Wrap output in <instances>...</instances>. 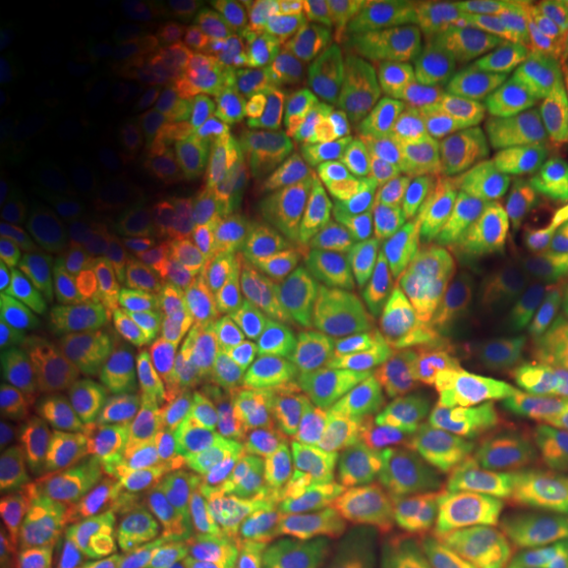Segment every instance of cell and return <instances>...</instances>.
I'll return each mask as SVG.
<instances>
[{
	"instance_id": "1",
	"label": "cell",
	"mask_w": 568,
	"mask_h": 568,
	"mask_svg": "<svg viewBox=\"0 0 568 568\" xmlns=\"http://www.w3.org/2000/svg\"><path fill=\"white\" fill-rule=\"evenodd\" d=\"M355 500L358 474L308 432L258 447L230 506L245 529H290L311 527Z\"/></svg>"
},
{
	"instance_id": "2",
	"label": "cell",
	"mask_w": 568,
	"mask_h": 568,
	"mask_svg": "<svg viewBox=\"0 0 568 568\" xmlns=\"http://www.w3.org/2000/svg\"><path fill=\"white\" fill-rule=\"evenodd\" d=\"M527 364L497 351L487 337L437 361V385L460 447L487 450L508 435L521 408Z\"/></svg>"
},
{
	"instance_id": "3",
	"label": "cell",
	"mask_w": 568,
	"mask_h": 568,
	"mask_svg": "<svg viewBox=\"0 0 568 568\" xmlns=\"http://www.w3.org/2000/svg\"><path fill=\"white\" fill-rule=\"evenodd\" d=\"M124 308L126 293L111 280L71 282L48 295L34 326L24 374L11 395L27 406H48L71 353L101 337Z\"/></svg>"
},
{
	"instance_id": "4",
	"label": "cell",
	"mask_w": 568,
	"mask_h": 568,
	"mask_svg": "<svg viewBox=\"0 0 568 568\" xmlns=\"http://www.w3.org/2000/svg\"><path fill=\"white\" fill-rule=\"evenodd\" d=\"M77 445L101 471L174 493H197L172 439L124 397L92 403L77 426Z\"/></svg>"
},
{
	"instance_id": "5",
	"label": "cell",
	"mask_w": 568,
	"mask_h": 568,
	"mask_svg": "<svg viewBox=\"0 0 568 568\" xmlns=\"http://www.w3.org/2000/svg\"><path fill=\"white\" fill-rule=\"evenodd\" d=\"M358 416L376 437L418 464L443 458L460 447L443 393L429 372L393 385L366 382Z\"/></svg>"
},
{
	"instance_id": "6",
	"label": "cell",
	"mask_w": 568,
	"mask_h": 568,
	"mask_svg": "<svg viewBox=\"0 0 568 568\" xmlns=\"http://www.w3.org/2000/svg\"><path fill=\"white\" fill-rule=\"evenodd\" d=\"M372 142L374 138L343 142V145L301 155V159H284L282 176L305 195L343 203L361 213L416 216L414 205L397 193L395 184L376 163Z\"/></svg>"
},
{
	"instance_id": "7",
	"label": "cell",
	"mask_w": 568,
	"mask_h": 568,
	"mask_svg": "<svg viewBox=\"0 0 568 568\" xmlns=\"http://www.w3.org/2000/svg\"><path fill=\"white\" fill-rule=\"evenodd\" d=\"M387 272L416 293L422 305L474 303L479 284V251L447 243L435 211L416 213L397 240Z\"/></svg>"
},
{
	"instance_id": "8",
	"label": "cell",
	"mask_w": 568,
	"mask_h": 568,
	"mask_svg": "<svg viewBox=\"0 0 568 568\" xmlns=\"http://www.w3.org/2000/svg\"><path fill=\"white\" fill-rule=\"evenodd\" d=\"M82 479L116 503L132 518V527L163 558H176L180 552L211 539L213 514L195 495L140 485L95 466H84Z\"/></svg>"
},
{
	"instance_id": "9",
	"label": "cell",
	"mask_w": 568,
	"mask_h": 568,
	"mask_svg": "<svg viewBox=\"0 0 568 568\" xmlns=\"http://www.w3.org/2000/svg\"><path fill=\"white\" fill-rule=\"evenodd\" d=\"M172 443L195 487L232 503L251 460L232 416L209 395H184L172 414Z\"/></svg>"
},
{
	"instance_id": "10",
	"label": "cell",
	"mask_w": 568,
	"mask_h": 568,
	"mask_svg": "<svg viewBox=\"0 0 568 568\" xmlns=\"http://www.w3.org/2000/svg\"><path fill=\"white\" fill-rule=\"evenodd\" d=\"M460 190L477 209L487 240L510 234L518 240H535L539 245L560 222H566L564 176L556 163L510 180L460 182Z\"/></svg>"
},
{
	"instance_id": "11",
	"label": "cell",
	"mask_w": 568,
	"mask_h": 568,
	"mask_svg": "<svg viewBox=\"0 0 568 568\" xmlns=\"http://www.w3.org/2000/svg\"><path fill=\"white\" fill-rule=\"evenodd\" d=\"M400 119L389 88L374 84L337 101L287 111L280 151L284 159H301L343 142L372 140L393 130Z\"/></svg>"
},
{
	"instance_id": "12",
	"label": "cell",
	"mask_w": 568,
	"mask_h": 568,
	"mask_svg": "<svg viewBox=\"0 0 568 568\" xmlns=\"http://www.w3.org/2000/svg\"><path fill=\"white\" fill-rule=\"evenodd\" d=\"M568 437V345L527 364L514 429V466L535 471Z\"/></svg>"
},
{
	"instance_id": "13",
	"label": "cell",
	"mask_w": 568,
	"mask_h": 568,
	"mask_svg": "<svg viewBox=\"0 0 568 568\" xmlns=\"http://www.w3.org/2000/svg\"><path fill=\"white\" fill-rule=\"evenodd\" d=\"M311 40L326 51L372 59L397 42L424 32L414 13L393 3H358V0H308L301 9Z\"/></svg>"
},
{
	"instance_id": "14",
	"label": "cell",
	"mask_w": 568,
	"mask_h": 568,
	"mask_svg": "<svg viewBox=\"0 0 568 568\" xmlns=\"http://www.w3.org/2000/svg\"><path fill=\"white\" fill-rule=\"evenodd\" d=\"M481 514L489 564H514L537 545L556 542L550 508L535 477L514 464L481 495Z\"/></svg>"
},
{
	"instance_id": "15",
	"label": "cell",
	"mask_w": 568,
	"mask_h": 568,
	"mask_svg": "<svg viewBox=\"0 0 568 568\" xmlns=\"http://www.w3.org/2000/svg\"><path fill=\"white\" fill-rule=\"evenodd\" d=\"M295 351L308 385L332 400L361 361V339L343 295H322L295 322Z\"/></svg>"
},
{
	"instance_id": "16",
	"label": "cell",
	"mask_w": 568,
	"mask_h": 568,
	"mask_svg": "<svg viewBox=\"0 0 568 568\" xmlns=\"http://www.w3.org/2000/svg\"><path fill=\"white\" fill-rule=\"evenodd\" d=\"M389 138L416 169L458 190L485 130L458 105H445L422 116H403Z\"/></svg>"
},
{
	"instance_id": "17",
	"label": "cell",
	"mask_w": 568,
	"mask_h": 568,
	"mask_svg": "<svg viewBox=\"0 0 568 568\" xmlns=\"http://www.w3.org/2000/svg\"><path fill=\"white\" fill-rule=\"evenodd\" d=\"M485 55L527 101L568 98V59L548 32L529 21H503L489 38Z\"/></svg>"
},
{
	"instance_id": "18",
	"label": "cell",
	"mask_w": 568,
	"mask_h": 568,
	"mask_svg": "<svg viewBox=\"0 0 568 568\" xmlns=\"http://www.w3.org/2000/svg\"><path fill=\"white\" fill-rule=\"evenodd\" d=\"M69 539V510L59 485L51 474L32 466L17 506L3 518L6 552L48 566L67 556Z\"/></svg>"
},
{
	"instance_id": "19",
	"label": "cell",
	"mask_w": 568,
	"mask_h": 568,
	"mask_svg": "<svg viewBox=\"0 0 568 568\" xmlns=\"http://www.w3.org/2000/svg\"><path fill=\"white\" fill-rule=\"evenodd\" d=\"M284 568H385L379 518L364 500L339 508L303 531Z\"/></svg>"
},
{
	"instance_id": "20",
	"label": "cell",
	"mask_w": 568,
	"mask_h": 568,
	"mask_svg": "<svg viewBox=\"0 0 568 568\" xmlns=\"http://www.w3.org/2000/svg\"><path fill=\"white\" fill-rule=\"evenodd\" d=\"M361 339V366L366 379L376 372L406 318L422 305L416 293L387 268L364 276L343 293Z\"/></svg>"
},
{
	"instance_id": "21",
	"label": "cell",
	"mask_w": 568,
	"mask_h": 568,
	"mask_svg": "<svg viewBox=\"0 0 568 568\" xmlns=\"http://www.w3.org/2000/svg\"><path fill=\"white\" fill-rule=\"evenodd\" d=\"M63 568H166V564L132 521L84 500L71 524Z\"/></svg>"
},
{
	"instance_id": "22",
	"label": "cell",
	"mask_w": 568,
	"mask_h": 568,
	"mask_svg": "<svg viewBox=\"0 0 568 568\" xmlns=\"http://www.w3.org/2000/svg\"><path fill=\"white\" fill-rule=\"evenodd\" d=\"M539 282V255L527 243L510 234L489 240L479 247V284L474 308L487 329L508 314L524 295L535 293Z\"/></svg>"
},
{
	"instance_id": "23",
	"label": "cell",
	"mask_w": 568,
	"mask_h": 568,
	"mask_svg": "<svg viewBox=\"0 0 568 568\" xmlns=\"http://www.w3.org/2000/svg\"><path fill=\"white\" fill-rule=\"evenodd\" d=\"M243 397L251 416L272 435L301 437L308 435L305 426L326 403L308 382H297L272 364H255L245 372Z\"/></svg>"
},
{
	"instance_id": "24",
	"label": "cell",
	"mask_w": 568,
	"mask_h": 568,
	"mask_svg": "<svg viewBox=\"0 0 568 568\" xmlns=\"http://www.w3.org/2000/svg\"><path fill=\"white\" fill-rule=\"evenodd\" d=\"M485 337L497 351L529 364L539 353L568 345V311L535 290L497 318Z\"/></svg>"
},
{
	"instance_id": "25",
	"label": "cell",
	"mask_w": 568,
	"mask_h": 568,
	"mask_svg": "<svg viewBox=\"0 0 568 568\" xmlns=\"http://www.w3.org/2000/svg\"><path fill=\"white\" fill-rule=\"evenodd\" d=\"M437 518V552L432 568H489L481 495H424Z\"/></svg>"
},
{
	"instance_id": "26",
	"label": "cell",
	"mask_w": 568,
	"mask_h": 568,
	"mask_svg": "<svg viewBox=\"0 0 568 568\" xmlns=\"http://www.w3.org/2000/svg\"><path fill=\"white\" fill-rule=\"evenodd\" d=\"M466 67L443 53H416L397 63L389 74V92H393L400 116H422V113L445 109L460 92Z\"/></svg>"
},
{
	"instance_id": "27",
	"label": "cell",
	"mask_w": 568,
	"mask_h": 568,
	"mask_svg": "<svg viewBox=\"0 0 568 568\" xmlns=\"http://www.w3.org/2000/svg\"><path fill=\"white\" fill-rule=\"evenodd\" d=\"M280 219V205L268 195L232 193L213 209L216 255L226 268H240L253 258Z\"/></svg>"
},
{
	"instance_id": "28",
	"label": "cell",
	"mask_w": 568,
	"mask_h": 568,
	"mask_svg": "<svg viewBox=\"0 0 568 568\" xmlns=\"http://www.w3.org/2000/svg\"><path fill=\"white\" fill-rule=\"evenodd\" d=\"M376 69L358 59H308L290 69L282 82V101L290 111L308 109L374 88Z\"/></svg>"
},
{
	"instance_id": "29",
	"label": "cell",
	"mask_w": 568,
	"mask_h": 568,
	"mask_svg": "<svg viewBox=\"0 0 568 568\" xmlns=\"http://www.w3.org/2000/svg\"><path fill=\"white\" fill-rule=\"evenodd\" d=\"M53 182V163L32 132H13L0 142V211L32 209Z\"/></svg>"
},
{
	"instance_id": "30",
	"label": "cell",
	"mask_w": 568,
	"mask_h": 568,
	"mask_svg": "<svg viewBox=\"0 0 568 568\" xmlns=\"http://www.w3.org/2000/svg\"><path fill=\"white\" fill-rule=\"evenodd\" d=\"M385 568H432L437 552V518L418 500H400L379 516Z\"/></svg>"
},
{
	"instance_id": "31",
	"label": "cell",
	"mask_w": 568,
	"mask_h": 568,
	"mask_svg": "<svg viewBox=\"0 0 568 568\" xmlns=\"http://www.w3.org/2000/svg\"><path fill=\"white\" fill-rule=\"evenodd\" d=\"M284 122H287V116L272 101L243 103L226 98L211 116L216 151L240 161L245 153L280 145Z\"/></svg>"
},
{
	"instance_id": "32",
	"label": "cell",
	"mask_w": 568,
	"mask_h": 568,
	"mask_svg": "<svg viewBox=\"0 0 568 568\" xmlns=\"http://www.w3.org/2000/svg\"><path fill=\"white\" fill-rule=\"evenodd\" d=\"M508 9V3L495 0H424L418 3L416 17L432 40L458 51H471L500 27L497 21L506 17Z\"/></svg>"
},
{
	"instance_id": "33",
	"label": "cell",
	"mask_w": 568,
	"mask_h": 568,
	"mask_svg": "<svg viewBox=\"0 0 568 568\" xmlns=\"http://www.w3.org/2000/svg\"><path fill=\"white\" fill-rule=\"evenodd\" d=\"M213 308L193 293L163 297L142 318L140 337L155 353L187 351L209 329Z\"/></svg>"
},
{
	"instance_id": "34",
	"label": "cell",
	"mask_w": 568,
	"mask_h": 568,
	"mask_svg": "<svg viewBox=\"0 0 568 568\" xmlns=\"http://www.w3.org/2000/svg\"><path fill=\"white\" fill-rule=\"evenodd\" d=\"M48 295L51 293L27 284L11 290L0 303V368H3L6 393H13L24 374L34 326L45 308Z\"/></svg>"
},
{
	"instance_id": "35",
	"label": "cell",
	"mask_w": 568,
	"mask_h": 568,
	"mask_svg": "<svg viewBox=\"0 0 568 568\" xmlns=\"http://www.w3.org/2000/svg\"><path fill=\"white\" fill-rule=\"evenodd\" d=\"M458 101L460 111L468 113L477 124H485L489 130L510 132L527 98L503 77L500 69L481 61L474 63V67H466Z\"/></svg>"
},
{
	"instance_id": "36",
	"label": "cell",
	"mask_w": 568,
	"mask_h": 568,
	"mask_svg": "<svg viewBox=\"0 0 568 568\" xmlns=\"http://www.w3.org/2000/svg\"><path fill=\"white\" fill-rule=\"evenodd\" d=\"M403 230H406V216H400V213L372 216L339 255L335 268H332V276L347 282L355 280V276L372 274L382 261H389Z\"/></svg>"
},
{
	"instance_id": "37",
	"label": "cell",
	"mask_w": 568,
	"mask_h": 568,
	"mask_svg": "<svg viewBox=\"0 0 568 568\" xmlns=\"http://www.w3.org/2000/svg\"><path fill=\"white\" fill-rule=\"evenodd\" d=\"M237 172V161L224 153H184L174 151L166 159V174L174 187L184 190L190 195L213 193V190L224 187Z\"/></svg>"
},
{
	"instance_id": "38",
	"label": "cell",
	"mask_w": 568,
	"mask_h": 568,
	"mask_svg": "<svg viewBox=\"0 0 568 568\" xmlns=\"http://www.w3.org/2000/svg\"><path fill=\"white\" fill-rule=\"evenodd\" d=\"M40 63L34 55H9L0 69V126L9 130L40 95Z\"/></svg>"
},
{
	"instance_id": "39",
	"label": "cell",
	"mask_w": 568,
	"mask_h": 568,
	"mask_svg": "<svg viewBox=\"0 0 568 568\" xmlns=\"http://www.w3.org/2000/svg\"><path fill=\"white\" fill-rule=\"evenodd\" d=\"M276 230H280V251L290 261H316L322 203H284L276 219Z\"/></svg>"
},
{
	"instance_id": "40",
	"label": "cell",
	"mask_w": 568,
	"mask_h": 568,
	"mask_svg": "<svg viewBox=\"0 0 568 568\" xmlns=\"http://www.w3.org/2000/svg\"><path fill=\"white\" fill-rule=\"evenodd\" d=\"M537 255L539 293L568 311V219L537 245Z\"/></svg>"
},
{
	"instance_id": "41",
	"label": "cell",
	"mask_w": 568,
	"mask_h": 568,
	"mask_svg": "<svg viewBox=\"0 0 568 568\" xmlns=\"http://www.w3.org/2000/svg\"><path fill=\"white\" fill-rule=\"evenodd\" d=\"M92 234L105 247H116L119 253H138L145 245V224L138 211L126 203H113L92 219Z\"/></svg>"
},
{
	"instance_id": "42",
	"label": "cell",
	"mask_w": 568,
	"mask_h": 568,
	"mask_svg": "<svg viewBox=\"0 0 568 568\" xmlns=\"http://www.w3.org/2000/svg\"><path fill=\"white\" fill-rule=\"evenodd\" d=\"M30 471L32 464L27 460L24 447H21L19 439L6 429L3 445H0V514H3V518L11 514L13 506H17Z\"/></svg>"
},
{
	"instance_id": "43",
	"label": "cell",
	"mask_w": 568,
	"mask_h": 568,
	"mask_svg": "<svg viewBox=\"0 0 568 568\" xmlns=\"http://www.w3.org/2000/svg\"><path fill=\"white\" fill-rule=\"evenodd\" d=\"M247 558L251 556H243V552L230 548V545L205 539V542L172 558L169 568H245Z\"/></svg>"
},
{
	"instance_id": "44",
	"label": "cell",
	"mask_w": 568,
	"mask_h": 568,
	"mask_svg": "<svg viewBox=\"0 0 568 568\" xmlns=\"http://www.w3.org/2000/svg\"><path fill=\"white\" fill-rule=\"evenodd\" d=\"M527 11L568 59V0H539V3H527Z\"/></svg>"
},
{
	"instance_id": "45",
	"label": "cell",
	"mask_w": 568,
	"mask_h": 568,
	"mask_svg": "<svg viewBox=\"0 0 568 568\" xmlns=\"http://www.w3.org/2000/svg\"><path fill=\"white\" fill-rule=\"evenodd\" d=\"M24 253H27V243L17 226L11 222L0 224V268H3V274H9L11 268H17L21 264V258H24Z\"/></svg>"
},
{
	"instance_id": "46",
	"label": "cell",
	"mask_w": 568,
	"mask_h": 568,
	"mask_svg": "<svg viewBox=\"0 0 568 568\" xmlns=\"http://www.w3.org/2000/svg\"><path fill=\"white\" fill-rule=\"evenodd\" d=\"M539 145L545 148V153L550 155V161L560 169H568V98H564V111L560 119L548 138L539 140Z\"/></svg>"
},
{
	"instance_id": "47",
	"label": "cell",
	"mask_w": 568,
	"mask_h": 568,
	"mask_svg": "<svg viewBox=\"0 0 568 568\" xmlns=\"http://www.w3.org/2000/svg\"><path fill=\"white\" fill-rule=\"evenodd\" d=\"M552 548H556V542H542L535 550H529L521 560H514V564H489V568H539Z\"/></svg>"
},
{
	"instance_id": "48",
	"label": "cell",
	"mask_w": 568,
	"mask_h": 568,
	"mask_svg": "<svg viewBox=\"0 0 568 568\" xmlns=\"http://www.w3.org/2000/svg\"><path fill=\"white\" fill-rule=\"evenodd\" d=\"M539 568H568V539L556 545V548L548 552V558L539 564Z\"/></svg>"
},
{
	"instance_id": "49",
	"label": "cell",
	"mask_w": 568,
	"mask_h": 568,
	"mask_svg": "<svg viewBox=\"0 0 568 568\" xmlns=\"http://www.w3.org/2000/svg\"><path fill=\"white\" fill-rule=\"evenodd\" d=\"M0 568H48V566L32 564V560H24V558L11 556V552H3V558H0Z\"/></svg>"
},
{
	"instance_id": "50",
	"label": "cell",
	"mask_w": 568,
	"mask_h": 568,
	"mask_svg": "<svg viewBox=\"0 0 568 568\" xmlns=\"http://www.w3.org/2000/svg\"><path fill=\"white\" fill-rule=\"evenodd\" d=\"M245 568H266V564H264V560H261V558H247Z\"/></svg>"
}]
</instances>
